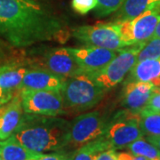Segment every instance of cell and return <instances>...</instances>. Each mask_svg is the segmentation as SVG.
<instances>
[{"instance_id": "obj_1", "label": "cell", "mask_w": 160, "mask_h": 160, "mask_svg": "<svg viewBox=\"0 0 160 160\" xmlns=\"http://www.w3.org/2000/svg\"><path fill=\"white\" fill-rule=\"evenodd\" d=\"M0 36L22 48L49 41L64 43L69 31L35 0H0Z\"/></svg>"}, {"instance_id": "obj_2", "label": "cell", "mask_w": 160, "mask_h": 160, "mask_svg": "<svg viewBox=\"0 0 160 160\" xmlns=\"http://www.w3.org/2000/svg\"><path fill=\"white\" fill-rule=\"evenodd\" d=\"M69 127L70 122L62 118L26 113L12 135L29 151L45 154L62 151Z\"/></svg>"}, {"instance_id": "obj_3", "label": "cell", "mask_w": 160, "mask_h": 160, "mask_svg": "<svg viewBox=\"0 0 160 160\" xmlns=\"http://www.w3.org/2000/svg\"><path fill=\"white\" fill-rule=\"evenodd\" d=\"M106 92L84 72L66 78L61 90L66 114L84 112L95 107Z\"/></svg>"}, {"instance_id": "obj_4", "label": "cell", "mask_w": 160, "mask_h": 160, "mask_svg": "<svg viewBox=\"0 0 160 160\" xmlns=\"http://www.w3.org/2000/svg\"><path fill=\"white\" fill-rule=\"evenodd\" d=\"M146 42L126 46L118 51L117 56L100 70L86 73L106 92L120 84L136 63L138 53Z\"/></svg>"}, {"instance_id": "obj_5", "label": "cell", "mask_w": 160, "mask_h": 160, "mask_svg": "<svg viewBox=\"0 0 160 160\" xmlns=\"http://www.w3.org/2000/svg\"><path fill=\"white\" fill-rule=\"evenodd\" d=\"M110 118L100 110L90 111L70 122L68 142L62 151L73 152L86 143L102 136Z\"/></svg>"}, {"instance_id": "obj_6", "label": "cell", "mask_w": 160, "mask_h": 160, "mask_svg": "<svg viewBox=\"0 0 160 160\" xmlns=\"http://www.w3.org/2000/svg\"><path fill=\"white\" fill-rule=\"evenodd\" d=\"M140 113L130 109H121L109 120L102 137L112 149L127 147L140 138L143 133L140 128Z\"/></svg>"}, {"instance_id": "obj_7", "label": "cell", "mask_w": 160, "mask_h": 160, "mask_svg": "<svg viewBox=\"0 0 160 160\" xmlns=\"http://www.w3.org/2000/svg\"><path fill=\"white\" fill-rule=\"evenodd\" d=\"M72 37L86 46H97L113 51L126 47L121 37L118 23H100L96 25H84L72 29Z\"/></svg>"}, {"instance_id": "obj_8", "label": "cell", "mask_w": 160, "mask_h": 160, "mask_svg": "<svg viewBox=\"0 0 160 160\" xmlns=\"http://www.w3.org/2000/svg\"><path fill=\"white\" fill-rule=\"evenodd\" d=\"M118 23L121 37L126 46L147 42L154 34L160 22V4L149 8L132 20Z\"/></svg>"}, {"instance_id": "obj_9", "label": "cell", "mask_w": 160, "mask_h": 160, "mask_svg": "<svg viewBox=\"0 0 160 160\" xmlns=\"http://www.w3.org/2000/svg\"><path fill=\"white\" fill-rule=\"evenodd\" d=\"M19 91L23 110L27 114L52 117L66 114L60 91L30 89Z\"/></svg>"}, {"instance_id": "obj_10", "label": "cell", "mask_w": 160, "mask_h": 160, "mask_svg": "<svg viewBox=\"0 0 160 160\" xmlns=\"http://www.w3.org/2000/svg\"><path fill=\"white\" fill-rule=\"evenodd\" d=\"M32 69H39L65 78L83 73L67 47H55L46 51L36 60Z\"/></svg>"}, {"instance_id": "obj_11", "label": "cell", "mask_w": 160, "mask_h": 160, "mask_svg": "<svg viewBox=\"0 0 160 160\" xmlns=\"http://www.w3.org/2000/svg\"><path fill=\"white\" fill-rule=\"evenodd\" d=\"M67 49L84 73L102 69L118 54V51L92 46L67 47Z\"/></svg>"}, {"instance_id": "obj_12", "label": "cell", "mask_w": 160, "mask_h": 160, "mask_svg": "<svg viewBox=\"0 0 160 160\" xmlns=\"http://www.w3.org/2000/svg\"><path fill=\"white\" fill-rule=\"evenodd\" d=\"M20 92L15 93L9 102L0 106V141L14 133L24 116Z\"/></svg>"}, {"instance_id": "obj_13", "label": "cell", "mask_w": 160, "mask_h": 160, "mask_svg": "<svg viewBox=\"0 0 160 160\" xmlns=\"http://www.w3.org/2000/svg\"><path fill=\"white\" fill-rule=\"evenodd\" d=\"M154 88L152 82L126 83L121 94V104L126 109L140 113L146 107Z\"/></svg>"}, {"instance_id": "obj_14", "label": "cell", "mask_w": 160, "mask_h": 160, "mask_svg": "<svg viewBox=\"0 0 160 160\" xmlns=\"http://www.w3.org/2000/svg\"><path fill=\"white\" fill-rule=\"evenodd\" d=\"M65 78L39 69H29L24 76L19 90H52L60 91L62 88Z\"/></svg>"}, {"instance_id": "obj_15", "label": "cell", "mask_w": 160, "mask_h": 160, "mask_svg": "<svg viewBox=\"0 0 160 160\" xmlns=\"http://www.w3.org/2000/svg\"><path fill=\"white\" fill-rule=\"evenodd\" d=\"M29 69L25 64L19 62L0 66V87L12 92L19 91L23 78Z\"/></svg>"}, {"instance_id": "obj_16", "label": "cell", "mask_w": 160, "mask_h": 160, "mask_svg": "<svg viewBox=\"0 0 160 160\" xmlns=\"http://www.w3.org/2000/svg\"><path fill=\"white\" fill-rule=\"evenodd\" d=\"M129 72L126 83L151 82L160 77V58L144 60L135 63Z\"/></svg>"}, {"instance_id": "obj_17", "label": "cell", "mask_w": 160, "mask_h": 160, "mask_svg": "<svg viewBox=\"0 0 160 160\" xmlns=\"http://www.w3.org/2000/svg\"><path fill=\"white\" fill-rule=\"evenodd\" d=\"M38 155L24 148L13 135L0 141V158L3 160H28Z\"/></svg>"}, {"instance_id": "obj_18", "label": "cell", "mask_w": 160, "mask_h": 160, "mask_svg": "<svg viewBox=\"0 0 160 160\" xmlns=\"http://www.w3.org/2000/svg\"><path fill=\"white\" fill-rule=\"evenodd\" d=\"M158 4H160V0H126L117 11L116 22L132 20Z\"/></svg>"}, {"instance_id": "obj_19", "label": "cell", "mask_w": 160, "mask_h": 160, "mask_svg": "<svg viewBox=\"0 0 160 160\" xmlns=\"http://www.w3.org/2000/svg\"><path fill=\"white\" fill-rule=\"evenodd\" d=\"M108 149L112 148L109 146V142L102 136H101L73 151L71 160H94L99 152Z\"/></svg>"}, {"instance_id": "obj_20", "label": "cell", "mask_w": 160, "mask_h": 160, "mask_svg": "<svg viewBox=\"0 0 160 160\" xmlns=\"http://www.w3.org/2000/svg\"><path fill=\"white\" fill-rule=\"evenodd\" d=\"M140 128L143 135H160V112L144 109L140 112Z\"/></svg>"}, {"instance_id": "obj_21", "label": "cell", "mask_w": 160, "mask_h": 160, "mask_svg": "<svg viewBox=\"0 0 160 160\" xmlns=\"http://www.w3.org/2000/svg\"><path fill=\"white\" fill-rule=\"evenodd\" d=\"M132 154L142 156L149 160H160V151L149 142L140 138L127 146Z\"/></svg>"}, {"instance_id": "obj_22", "label": "cell", "mask_w": 160, "mask_h": 160, "mask_svg": "<svg viewBox=\"0 0 160 160\" xmlns=\"http://www.w3.org/2000/svg\"><path fill=\"white\" fill-rule=\"evenodd\" d=\"M160 58V38L152 37L149 39L145 46L138 53L136 63L149 59H159Z\"/></svg>"}, {"instance_id": "obj_23", "label": "cell", "mask_w": 160, "mask_h": 160, "mask_svg": "<svg viewBox=\"0 0 160 160\" xmlns=\"http://www.w3.org/2000/svg\"><path fill=\"white\" fill-rule=\"evenodd\" d=\"M126 0H97L95 14L98 17H106L117 12Z\"/></svg>"}, {"instance_id": "obj_24", "label": "cell", "mask_w": 160, "mask_h": 160, "mask_svg": "<svg viewBox=\"0 0 160 160\" xmlns=\"http://www.w3.org/2000/svg\"><path fill=\"white\" fill-rule=\"evenodd\" d=\"M72 8L80 14H86L97 6V0H72Z\"/></svg>"}, {"instance_id": "obj_25", "label": "cell", "mask_w": 160, "mask_h": 160, "mask_svg": "<svg viewBox=\"0 0 160 160\" xmlns=\"http://www.w3.org/2000/svg\"><path fill=\"white\" fill-rule=\"evenodd\" d=\"M144 109L160 112V87H155L149 102Z\"/></svg>"}, {"instance_id": "obj_26", "label": "cell", "mask_w": 160, "mask_h": 160, "mask_svg": "<svg viewBox=\"0 0 160 160\" xmlns=\"http://www.w3.org/2000/svg\"><path fill=\"white\" fill-rule=\"evenodd\" d=\"M72 152L55 151L50 154H41L38 160H71Z\"/></svg>"}, {"instance_id": "obj_27", "label": "cell", "mask_w": 160, "mask_h": 160, "mask_svg": "<svg viewBox=\"0 0 160 160\" xmlns=\"http://www.w3.org/2000/svg\"><path fill=\"white\" fill-rule=\"evenodd\" d=\"M94 160H118L115 149H108L99 152Z\"/></svg>"}, {"instance_id": "obj_28", "label": "cell", "mask_w": 160, "mask_h": 160, "mask_svg": "<svg viewBox=\"0 0 160 160\" xmlns=\"http://www.w3.org/2000/svg\"><path fill=\"white\" fill-rule=\"evenodd\" d=\"M14 94H15V92L6 91L0 87V106L9 102Z\"/></svg>"}, {"instance_id": "obj_29", "label": "cell", "mask_w": 160, "mask_h": 160, "mask_svg": "<svg viewBox=\"0 0 160 160\" xmlns=\"http://www.w3.org/2000/svg\"><path fill=\"white\" fill-rule=\"evenodd\" d=\"M148 142H150L153 146H155L157 149L160 151V135L158 136H147Z\"/></svg>"}, {"instance_id": "obj_30", "label": "cell", "mask_w": 160, "mask_h": 160, "mask_svg": "<svg viewBox=\"0 0 160 160\" xmlns=\"http://www.w3.org/2000/svg\"><path fill=\"white\" fill-rule=\"evenodd\" d=\"M134 155L127 152H119L117 153V159L118 160H132L133 158Z\"/></svg>"}, {"instance_id": "obj_31", "label": "cell", "mask_w": 160, "mask_h": 160, "mask_svg": "<svg viewBox=\"0 0 160 160\" xmlns=\"http://www.w3.org/2000/svg\"><path fill=\"white\" fill-rule=\"evenodd\" d=\"M153 37H156V38H160V22L158 24V26H157V28H156V30H155L154 34H153Z\"/></svg>"}, {"instance_id": "obj_32", "label": "cell", "mask_w": 160, "mask_h": 160, "mask_svg": "<svg viewBox=\"0 0 160 160\" xmlns=\"http://www.w3.org/2000/svg\"><path fill=\"white\" fill-rule=\"evenodd\" d=\"M132 160H149V159H147L146 158L142 157V156H135V155H134L133 158H132Z\"/></svg>"}, {"instance_id": "obj_33", "label": "cell", "mask_w": 160, "mask_h": 160, "mask_svg": "<svg viewBox=\"0 0 160 160\" xmlns=\"http://www.w3.org/2000/svg\"><path fill=\"white\" fill-rule=\"evenodd\" d=\"M40 155H41V154H40ZM40 155H38V156H37V157H33V158H29V159H28V160H38Z\"/></svg>"}, {"instance_id": "obj_34", "label": "cell", "mask_w": 160, "mask_h": 160, "mask_svg": "<svg viewBox=\"0 0 160 160\" xmlns=\"http://www.w3.org/2000/svg\"><path fill=\"white\" fill-rule=\"evenodd\" d=\"M0 160H3V159H2V158H0Z\"/></svg>"}]
</instances>
